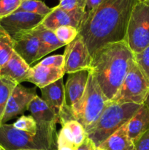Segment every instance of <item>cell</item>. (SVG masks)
<instances>
[{
  "instance_id": "31",
  "label": "cell",
  "mask_w": 149,
  "mask_h": 150,
  "mask_svg": "<svg viewBox=\"0 0 149 150\" xmlns=\"http://www.w3.org/2000/svg\"><path fill=\"white\" fill-rule=\"evenodd\" d=\"M39 64L48 67H57V68H64V55H53L47 58L43 59L39 62Z\"/></svg>"
},
{
  "instance_id": "2",
  "label": "cell",
  "mask_w": 149,
  "mask_h": 150,
  "mask_svg": "<svg viewBox=\"0 0 149 150\" xmlns=\"http://www.w3.org/2000/svg\"><path fill=\"white\" fill-rule=\"evenodd\" d=\"M134 60V52L125 40L105 44L93 54L89 72L110 101L116 95Z\"/></svg>"
},
{
  "instance_id": "1",
  "label": "cell",
  "mask_w": 149,
  "mask_h": 150,
  "mask_svg": "<svg viewBox=\"0 0 149 150\" xmlns=\"http://www.w3.org/2000/svg\"><path fill=\"white\" fill-rule=\"evenodd\" d=\"M137 0H102L96 8L84 13L78 27L91 57L105 44L125 40L131 11Z\"/></svg>"
},
{
  "instance_id": "3",
  "label": "cell",
  "mask_w": 149,
  "mask_h": 150,
  "mask_svg": "<svg viewBox=\"0 0 149 150\" xmlns=\"http://www.w3.org/2000/svg\"><path fill=\"white\" fill-rule=\"evenodd\" d=\"M36 133L0 125V146L5 150H57L56 125H37Z\"/></svg>"
},
{
  "instance_id": "28",
  "label": "cell",
  "mask_w": 149,
  "mask_h": 150,
  "mask_svg": "<svg viewBox=\"0 0 149 150\" xmlns=\"http://www.w3.org/2000/svg\"><path fill=\"white\" fill-rule=\"evenodd\" d=\"M21 2V0H0V20L15 13Z\"/></svg>"
},
{
  "instance_id": "13",
  "label": "cell",
  "mask_w": 149,
  "mask_h": 150,
  "mask_svg": "<svg viewBox=\"0 0 149 150\" xmlns=\"http://www.w3.org/2000/svg\"><path fill=\"white\" fill-rule=\"evenodd\" d=\"M40 91L42 93L41 98L56 114L59 120V117L68 106L66 100L64 78H61L48 86L42 88Z\"/></svg>"
},
{
  "instance_id": "8",
  "label": "cell",
  "mask_w": 149,
  "mask_h": 150,
  "mask_svg": "<svg viewBox=\"0 0 149 150\" xmlns=\"http://www.w3.org/2000/svg\"><path fill=\"white\" fill-rule=\"evenodd\" d=\"M64 67L65 73H75L80 70H90L92 57L80 35L70 43L65 45Z\"/></svg>"
},
{
  "instance_id": "37",
  "label": "cell",
  "mask_w": 149,
  "mask_h": 150,
  "mask_svg": "<svg viewBox=\"0 0 149 150\" xmlns=\"http://www.w3.org/2000/svg\"><path fill=\"white\" fill-rule=\"evenodd\" d=\"M0 150H5V149H3V148L1 147V146H0Z\"/></svg>"
},
{
  "instance_id": "27",
  "label": "cell",
  "mask_w": 149,
  "mask_h": 150,
  "mask_svg": "<svg viewBox=\"0 0 149 150\" xmlns=\"http://www.w3.org/2000/svg\"><path fill=\"white\" fill-rule=\"evenodd\" d=\"M13 125L18 130L31 133H36L38 130L37 124L31 115L21 116L13 123Z\"/></svg>"
},
{
  "instance_id": "6",
  "label": "cell",
  "mask_w": 149,
  "mask_h": 150,
  "mask_svg": "<svg viewBox=\"0 0 149 150\" xmlns=\"http://www.w3.org/2000/svg\"><path fill=\"white\" fill-rule=\"evenodd\" d=\"M125 41L134 54L149 46V0H137L131 11Z\"/></svg>"
},
{
  "instance_id": "34",
  "label": "cell",
  "mask_w": 149,
  "mask_h": 150,
  "mask_svg": "<svg viewBox=\"0 0 149 150\" xmlns=\"http://www.w3.org/2000/svg\"><path fill=\"white\" fill-rule=\"evenodd\" d=\"M102 1V0H86L85 13H88V12H90L93 9L96 8Z\"/></svg>"
},
{
  "instance_id": "32",
  "label": "cell",
  "mask_w": 149,
  "mask_h": 150,
  "mask_svg": "<svg viewBox=\"0 0 149 150\" xmlns=\"http://www.w3.org/2000/svg\"><path fill=\"white\" fill-rule=\"evenodd\" d=\"M136 150H149V130L134 143Z\"/></svg>"
},
{
  "instance_id": "40",
  "label": "cell",
  "mask_w": 149,
  "mask_h": 150,
  "mask_svg": "<svg viewBox=\"0 0 149 150\" xmlns=\"http://www.w3.org/2000/svg\"><path fill=\"white\" fill-rule=\"evenodd\" d=\"M59 1H61V0H59Z\"/></svg>"
},
{
  "instance_id": "17",
  "label": "cell",
  "mask_w": 149,
  "mask_h": 150,
  "mask_svg": "<svg viewBox=\"0 0 149 150\" xmlns=\"http://www.w3.org/2000/svg\"><path fill=\"white\" fill-rule=\"evenodd\" d=\"M148 130L149 109L143 104L127 123V134L134 144Z\"/></svg>"
},
{
  "instance_id": "4",
  "label": "cell",
  "mask_w": 149,
  "mask_h": 150,
  "mask_svg": "<svg viewBox=\"0 0 149 150\" xmlns=\"http://www.w3.org/2000/svg\"><path fill=\"white\" fill-rule=\"evenodd\" d=\"M142 105L110 101L95 124L86 131L88 137L99 146L110 136L127 124Z\"/></svg>"
},
{
  "instance_id": "35",
  "label": "cell",
  "mask_w": 149,
  "mask_h": 150,
  "mask_svg": "<svg viewBox=\"0 0 149 150\" xmlns=\"http://www.w3.org/2000/svg\"><path fill=\"white\" fill-rule=\"evenodd\" d=\"M143 104H144V105H145V106L149 109V92H148V94L147 97H146V98H145V100Z\"/></svg>"
},
{
  "instance_id": "25",
  "label": "cell",
  "mask_w": 149,
  "mask_h": 150,
  "mask_svg": "<svg viewBox=\"0 0 149 150\" xmlns=\"http://www.w3.org/2000/svg\"><path fill=\"white\" fill-rule=\"evenodd\" d=\"M76 148L72 136L65 125H61L58 133L57 150H74Z\"/></svg>"
},
{
  "instance_id": "21",
  "label": "cell",
  "mask_w": 149,
  "mask_h": 150,
  "mask_svg": "<svg viewBox=\"0 0 149 150\" xmlns=\"http://www.w3.org/2000/svg\"><path fill=\"white\" fill-rule=\"evenodd\" d=\"M52 10V8L48 7L40 0H25L20 4L16 11H23L33 14L39 15L45 17Z\"/></svg>"
},
{
  "instance_id": "26",
  "label": "cell",
  "mask_w": 149,
  "mask_h": 150,
  "mask_svg": "<svg viewBox=\"0 0 149 150\" xmlns=\"http://www.w3.org/2000/svg\"><path fill=\"white\" fill-rule=\"evenodd\" d=\"M58 40L65 45L72 42L78 35V29L70 26H63L53 31Z\"/></svg>"
},
{
  "instance_id": "20",
  "label": "cell",
  "mask_w": 149,
  "mask_h": 150,
  "mask_svg": "<svg viewBox=\"0 0 149 150\" xmlns=\"http://www.w3.org/2000/svg\"><path fill=\"white\" fill-rule=\"evenodd\" d=\"M128 123V122H127ZM127 123L101 144L98 149L105 150H136L127 134Z\"/></svg>"
},
{
  "instance_id": "11",
  "label": "cell",
  "mask_w": 149,
  "mask_h": 150,
  "mask_svg": "<svg viewBox=\"0 0 149 150\" xmlns=\"http://www.w3.org/2000/svg\"><path fill=\"white\" fill-rule=\"evenodd\" d=\"M12 39L14 51L29 65L37 61L40 42L33 29L16 34L12 37Z\"/></svg>"
},
{
  "instance_id": "29",
  "label": "cell",
  "mask_w": 149,
  "mask_h": 150,
  "mask_svg": "<svg viewBox=\"0 0 149 150\" xmlns=\"http://www.w3.org/2000/svg\"><path fill=\"white\" fill-rule=\"evenodd\" d=\"M134 59L137 65L149 81V46L141 52L134 54Z\"/></svg>"
},
{
  "instance_id": "33",
  "label": "cell",
  "mask_w": 149,
  "mask_h": 150,
  "mask_svg": "<svg viewBox=\"0 0 149 150\" xmlns=\"http://www.w3.org/2000/svg\"><path fill=\"white\" fill-rule=\"evenodd\" d=\"M74 150H98V147L94 144L92 140L86 136L84 141L78 145Z\"/></svg>"
},
{
  "instance_id": "24",
  "label": "cell",
  "mask_w": 149,
  "mask_h": 150,
  "mask_svg": "<svg viewBox=\"0 0 149 150\" xmlns=\"http://www.w3.org/2000/svg\"><path fill=\"white\" fill-rule=\"evenodd\" d=\"M61 125H65L67 127V129L70 132L73 139H74L76 147L78 145H80L87 136L85 128L77 120H68V121L63 123Z\"/></svg>"
},
{
  "instance_id": "5",
  "label": "cell",
  "mask_w": 149,
  "mask_h": 150,
  "mask_svg": "<svg viewBox=\"0 0 149 150\" xmlns=\"http://www.w3.org/2000/svg\"><path fill=\"white\" fill-rule=\"evenodd\" d=\"M110 102L93 75L89 72L86 90L77 104L70 108L73 120L83 125L86 132L95 124Z\"/></svg>"
},
{
  "instance_id": "15",
  "label": "cell",
  "mask_w": 149,
  "mask_h": 150,
  "mask_svg": "<svg viewBox=\"0 0 149 150\" xmlns=\"http://www.w3.org/2000/svg\"><path fill=\"white\" fill-rule=\"evenodd\" d=\"M64 68L48 67L37 64L31 67L26 81L34 83L39 89H42L64 78Z\"/></svg>"
},
{
  "instance_id": "16",
  "label": "cell",
  "mask_w": 149,
  "mask_h": 150,
  "mask_svg": "<svg viewBox=\"0 0 149 150\" xmlns=\"http://www.w3.org/2000/svg\"><path fill=\"white\" fill-rule=\"evenodd\" d=\"M30 68V65L14 51L8 62L0 69V78L8 79L16 84H20L26 81Z\"/></svg>"
},
{
  "instance_id": "23",
  "label": "cell",
  "mask_w": 149,
  "mask_h": 150,
  "mask_svg": "<svg viewBox=\"0 0 149 150\" xmlns=\"http://www.w3.org/2000/svg\"><path fill=\"white\" fill-rule=\"evenodd\" d=\"M14 53L13 41L7 33L0 35V69L8 62Z\"/></svg>"
},
{
  "instance_id": "38",
  "label": "cell",
  "mask_w": 149,
  "mask_h": 150,
  "mask_svg": "<svg viewBox=\"0 0 149 150\" xmlns=\"http://www.w3.org/2000/svg\"><path fill=\"white\" fill-rule=\"evenodd\" d=\"M98 150H105V149H98Z\"/></svg>"
},
{
  "instance_id": "39",
  "label": "cell",
  "mask_w": 149,
  "mask_h": 150,
  "mask_svg": "<svg viewBox=\"0 0 149 150\" xmlns=\"http://www.w3.org/2000/svg\"><path fill=\"white\" fill-rule=\"evenodd\" d=\"M21 1H25V0H21Z\"/></svg>"
},
{
  "instance_id": "10",
  "label": "cell",
  "mask_w": 149,
  "mask_h": 150,
  "mask_svg": "<svg viewBox=\"0 0 149 150\" xmlns=\"http://www.w3.org/2000/svg\"><path fill=\"white\" fill-rule=\"evenodd\" d=\"M44 16L23 11H15L0 20V26L12 38L16 34L32 30L40 24Z\"/></svg>"
},
{
  "instance_id": "18",
  "label": "cell",
  "mask_w": 149,
  "mask_h": 150,
  "mask_svg": "<svg viewBox=\"0 0 149 150\" xmlns=\"http://www.w3.org/2000/svg\"><path fill=\"white\" fill-rule=\"evenodd\" d=\"M28 111L37 125H56L59 122L58 117L51 109L46 103L37 95L28 106Z\"/></svg>"
},
{
  "instance_id": "12",
  "label": "cell",
  "mask_w": 149,
  "mask_h": 150,
  "mask_svg": "<svg viewBox=\"0 0 149 150\" xmlns=\"http://www.w3.org/2000/svg\"><path fill=\"white\" fill-rule=\"evenodd\" d=\"M84 13L85 10L67 11L57 5L53 7L51 13L44 18L41 24L44 27L53 31L63 26H73L78 29Z\"/></svg>"
},
{
  "instance_id": "14",
  "label": "cell",
  "mask_w": 149,
  "mask_h": 150,
  "mask_svg": "<svg viewBox=\"0 0 149 150\" xmlns=\"http://www.w3.org/2000/svg\"><path fill=\"white\" fill-rule=\"evenodd\" d=\"M89 70H80L69 74L65 86L67 103L70 108L81 99L86 90Z\"/></svg>"
},
{
  "instance_id": "30",
  "label": "cell",
  "mask_w": 149,
  "mask_h": 150,
  "mask_svg": "<svg viewBox=\"0 0 149 150\" xmlns=\"http://www.w3.org/2000/svg\"><path fill=\"white\" fill-rule=\"evenodd\" d=\"M86 0H61L58 7L67 11L85 10Z\"/></svg>"
},
{
  "instance_id": "36",
  "label": "cell",
  "mask_w": 149,
  "mask_h": 150,
  "mask_svg": "<svg viewBox=\"0 0 149 150\" xmlns=\"http://www.w3.org/2000/svg\"><path fill=\"white\" fill-rule=\"evenodd\" d=\"M4 33H6V32H4V30L2 29V27L0 26V35H1V34H4Z\"/></svg>"
},
{
  "instance_id": "22",
  "label": "cell",
  "mask_w": 149,
  "mask_h": 150,
  "mask_svg": "<svg viewBox=\"0 0 149 150\" xmlns=\"http://www.w3.org/2000/svg\"><path fill=\"white\" fill-rule=\"evenodd\" d=\"M16 83L4 78H0V125L1 124L6 107Z\"/></svg>"
},
{
  "instance_id": "19",
  "label": "cell",
  "mask_w": 149,
  "mask_h": 150,
  "mask_svg": "<svg viewBox=\"0 0 149 150\" xmlns=\"http://www.w3.org/2000/svg\"><path fill=\"white\" fill-rule=\"evenodd\" d=\"M33 31L37 35L40 42L37 61L42 59L49 53L65 46L64 44L58 40L53 31L44 27L41 23L33 29Z\"/></svg>"
},
{
  "instance_id": "9",
  "label": "cell",
  "mask_w": 149,
  "mask_h": 150,
  "mask_svg": "<svg viewBox=\"0 0 149 150\" xmlns=\"http://www.w3.org/2000/svg\"><path fill=\"white\" fill-rule=\"evenodd\" d=\"M37 95L35 87L26 88L21 84L16 85L9 98L1 124H5L18 115L23 114Z\"/></svg>"
},
{
  "instance_id": "7",
  "label": "cell",
  "mask_w": 149,
  "mask_h": 150,
  "mask_svg": "<svg viewBox=\"0 0 149 150\" xmlns=\"http://www.w3.org/2000/svg\"><path fill=\"white\" fill-rule=\"evenodd\" d=\"M149 92V81L134 60L121 87L111 102L143 105Z\"/></svg>"
}]
</instances>
